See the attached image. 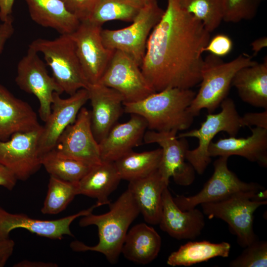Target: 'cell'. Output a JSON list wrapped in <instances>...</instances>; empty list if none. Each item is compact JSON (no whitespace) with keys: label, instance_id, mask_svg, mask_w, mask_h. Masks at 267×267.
<instances>
[{"label":"cell","instance_id":"obj_7","mask_svg":"<svg viewBox=\"0 0 267 267\" xmlns=\"http://www.w3.org/2000/svg\"><path fill=\"white\" fill-rule=\"evenodd\" d=\"M221 111L216 114L209 113L198 129L181 133L178 138L195 137L198 139L197 148L188 149L186 159L199 175L203 174L211 162L208 149L213 138L220 132H224L229 136H235L241 128L240 118L233 100L225 98L221 103Z\"/></svg>","mask_w":267,"mask_h":267},{"label":"cell","instance_id":"obj_19","mask_svg":"<svg viewBox=\"0 0 267 267\" xmlns=\"http://www.w3.org/2000/svg\"><path fill=\"white\" fill-rule=\"evenodd\" d=\"M162 230L178 240H194L201 233L205 224L203 212L194 208L180 209L174 201L168 187L162 194V210L160 222Z\"/></svg>","mask_w":267,"mask_h":267},{"label":"cell","instance_id":"obj_24","mask_svg":"<svg viewBox=\"0 0 267 267\" xmlns=\"http://www.w3.org/2000/svg\"><path fill=\"white\" fill-rule=\"evenodd\" d=\"M31 18L41 26L53 29L60 35L71 34L81 21L61 0H23Z\"/></svg>","mask_w":267,"mask_h":267},{"label":"cell","instance_id":"obj_13","mask_svg":"<svg viewBox=\"0 0 267 267\" xmlns=\"http://www.w3.org/2000/svg\"><path fill=\"white\" fill-rule=\"evenodd\" d=\"M102 27L89 20L81 21L71 34L85 76L89 84L98 83L114 52L102 41Z\"/></svg>","mask_w":267,"mask_h":267},{"label":"cell","instance_id":"obj_42","mask_svg":"<svg viewBox=\"0 0 267 267\" xmlns=\"http://www.w3.org/2000/svg\"><path fill=\"white\" fill-rule=\"evenodd\" d=\"M14 1L15 0H0V20L1 22L12 16Z\"/></svg>","mask_w":267,"mask_h":267},{"label":"cell","instance_id":"obj_25","mask_svg":"<svg viewBox=\"0 0 267 267\" xmlns=\"http://www.w3.org/2000/svg\"><path fill=\"white\" fill-rule=\"evenodd\" d=\"M114 162L101 161L78 182V195L95 198L97 207L109 205L108 198L121 180Z\"/></svg>","mask_w":267,"mask_h":267},{"label":"cell","instance_id":"obj_36","mask_svg":"<svg viewBox=\"0 0 267 267\" xmlns=\"http://www.w3.org/2000/svg\"><path fill=\"white\" fill-rule=\"evenodd\" d=\"M232 47L231 39L226 35L220 34L210 40L204 48L203 52L208 51L210 54L221 57L228 54Z\"/></svg>","mask_w":267,"mask_h":267},{"label":"cell","instance_id":"obj_37","mask_svg":"<svg viewBox=\"0 0 267 267\" xmlns=\"http://www.w3.org/2000/svg\"><path fill=\"white\" fill-rule=\"evenodd\" d=\"M81 21L87 20L99 0H61Z\"/></svg>","mask_w":267,"mask_h":267},{"label":"cell","instance_id":"obj_8","mask_svg":"<svg viewBox=\"0 0 267 267\" xmlns=\"http://www.w3.org/2000/svg\"><path fill=\"white\" fill-rule=\"evenodd\" d=\"M164 12L158 1L144 5L130 26L118 30L102 29L101 35L104 46L124 52L140 66L149 35Z\"/></svg>","mask_w":267,"mask_h":267},{"label":"cell","instance_id":"obj_35","mask_svg":"<svg viewBox=\"0 0 267 267\" xmlns=\"http://www.w3.org/2000/svg\"><path fill=\"white\" fill-rule=\"evenodd\" d=\"M231 267H266L267 242L259 239L245 247L242 253L229 263Z\"/></svg>","mask_w":267,"mask_h":267},{"label":"cell","instance_id":"obj_39","mask_svg":"<svg viewBox=\"0 0 267 267\" xmlns=\"http://www.w3.org/2000/svg\"><path fill=\"white\" fill-rule=\"evenodd\" d=\"M13 21V18L11 16L0 24V56L6 42L14 33Z\"/></svg>","mask_w":267,"mask_h":267},{"label":"cell","instance_id":"obj_41","mask_svg":"<svg viewBox=\"0 0 267 267\" xmlns=\"http://www.w3.org/2000/svg\"><path fill=\"white\" fill-rule=\"evenodd\" d=\"M17 179L7 168L0 164V186L9 190L15 187Z\"/></svg>","mask_w":267,"mask_h":267},{"label":"cell","instance_id":"obj_34","mask_svg":"<svg viewBox=\"0 0 267 267\" xmlns=\"http://www.w3.org/2000/svg\"><path fill=\"white\" fill-rule=\"evenodd\" d=\"M264 0H222L223 20L237 23L253 19Z\"/></svg>","mask_w":267,"mask_h":267},{"label":"cell","instance_id":"obj_12","mask_svg":"<svg viewBox=\"0 0 267 267\" xmlns=\"http://www.w3.org/2000/svg\"><path fill=\"white\" fill-rule=\"evenodd\" d=\"M98 83L120 92L126 102H134L155 92L140 66L124 52L115 50Z\"/></svg>","mask_w":267,"mask_h":267},{"label":"cell","instance_id":"obj_14","mask_svg":"<svg viewBox=\"0 0 267 267\" xmlns=\"http://www.w3.org/2000/svg\"><path fill=\"white\" fill-rule=\"evenodd\" d=\"M54 149L62 156L90 167L101 162L99 143L91 129L90 111L85 107L80 109L74 123L59 136Z\"/></svg>","mask_w":267,"mask_h":267},{"label":"cell","instance_id":"obj_31","mask_svg":"<svg viewBox=\"0 0 267 267\" xmlns=\"http://www.w3.org/2000/svg\"><path fill=\"white\" fill-rule=\"evenodd\" d=\"M41 163L50 176L69 182H79L91 167L62 156L54 149L41 156Z\"/></svg>","mask_w":267,"mask_h":267},{"label":"cell","instance_id":"obj_22","mask_svg":"<svg viewBox=\"0 0 267 267\" xmlns=\"http://www.w3.org/2000/svg\"><path fill=\"white\" fill-rule=\"evenodd\" d=\"M252 134L247 137L221 138L210 143L208 152L211 158L238 155L262 167H267V129L250 127Z\"/></svg>","mask_w":267,"mask_h":267},{"label":"cell","instance_id":"obj_11","mask_svg":"<svg viewBox=\"0 0 267 267\" xmlns=\"http://www.w3.org/2000/svg\"><path fill=\"white\" fill-rule=\"evenodd\" d=\"M35 50L29 47L17 66L15 82L25 92L34 94L40 103L39 116L45 122L51 113L53 94L63 92L47 72L45 63Z\"/></svg>","mask_w":267,"mask_h":267},{"label":"cell","instance_id":"obj_30","mask_svg":"<svg viewBox=\"0 0 267 267\" xmlns=\"http://www.w3.org/2000/svg\"><path fill=\"white\" fill-rule=\"evenodd\" d=\"M143 6L135 0H99L87 20L101 27L113 20L132 22Z\"/></svg>","mask_w":267,"mask_h":267},{"label":"cell","instance_id":"obj_26","mask_svg":"<svg viewBox=\"0 0 267 267\" xmlns=\"http://www.w3.org/2000/svg\"><path fill=\"white\" fill-rule=\"evenodd\" d=\"M161 245V238L155 229L140 223L128 231L121 253L130 261L146 265L157 257Z\"/></svg>","mask_w":267,"mask_h":267},{"label":"cell","instance_id":"obj_3","mask_svg":"<svg viewBox=\"0 0 267 267\" xmlns=\"http://www.w3.org/2000/svg\"><path fill=\"white\" fill-rule=\"evenodd\" d=\"M195 95L191 89L168 88L136 102H124V112L142 117L150 130L182 131L193 122L194 117L187 109Z\"/></svg>","mask_w":267,"mask_h":267},{"label":"cell","instance_id":"obj_33","mask_svg":"<svg viewBox=\"0 0 267 267\" xmlns=\"http://www.w3.org/2000/svg\"><path fill=\"white\" fill-rule=\"evenodd\" d=\"M181 8L201 21L210 33L223 20L222 0H178Z\"/></svg>","mask_w":267,"mask_h":267},{"label":"cell","instance_id":"obj_1","mask_svg":"<svg viewBox=\"0 0 267 267\" xmlns=\"http://www.w3.org/2000/svg\"><path fill=\"white\" fill-rule=\"evenodd\" d=\"M210 40L203 23L167 0L160 20L148 37L140 69L155 92L191 89L201 81L202 53Z\"/></svg>","mask_w":267,"mask_h":267},{"label":"cell","instance_id":"obj_21","mask_svg":"<svg viewBox=\"0 0 267 267\" xmlns=\"http://www.w3.org/2000/svg\"><path fill=\"white\" fill-rule=\"evenodd\" d=\"M131 115L129 121L116 123L99 142L102 161L115 162L142 142L147 128L146 121L139 115Z\"/></svg>","mask_w":267,"mask_h":267},{"label":"cell","instance_id":"obj_38","mask_svg":"<svg viewBox=\"0 0 267 267\" xmlns=\"http://www.w3.org/2000/svg\"><path fill=\"white\" fill-rule=\"evenodd\" d=\"M241 127L256 126L267 129V110L262 112H249L240 117Z\"/></svg>","mask_w":267,"mask_h":267},{"label":"cell","instance_id":"obj_4","mask_svg":"<svg viewBox=\"0 0 267 267\" xmlns=\"http://www.w3.org/2000/svg\"><path fill=\"white\" fill-rule=\"evenodd\" d=\"M267 203V191H241L216 202L201 204L202 212L209 219H220L226 222L238 244L245 248L258 239L253 229L254 214Z\"/></svg>","mask_w":267,"mask_h":267},{"label":"cell","instance_id":"obj_20","mask_svg":"<svg viewBox=\"0 0 267 267\" xmlns=\"http://www.w3.org/2000/svg\"><path fill=\"white\" fill-rule=\"evenodd\" d=\"M42 127L36 113L27 102L16 97L0 84V140H8L14 134Z\"/></svg>","mask_w":267,"mask_h":267},{"label":"cell","instance_id":"obj_43","mask_svg":"<svg viewBox=\"0 0 267 267\" xmlns=\"http://www.w3.org/2000/svg\"><path fill=\"white\" fill-rule=\"evenodd\" d=\"M15 267H56L57 265L53 263L24 260L15 264Z\"/></svg>","mask_w":267,"mask_h":267},{"label":"cell","instance_id":"obj_44","mask_svg":"<svg viewBox=\"0 0 267 267\" xmlns=\"http://www.w3.org/2000/svg\"><path fill=\"white\" fill-rule=\"evenodd\" d=\"M251 46L254 55H257L263 48L267 46V37H262L256 39L251 43Z\"/></svg>","mask_w":267,"mask_h":267},{"label":"cell","instance_id":"obj_5","mask_svg":"<svg viewBox=\"0 0 267 267\" xmlns=\"http://www.w3.org/2000/svg\"><path fill=\"white\" fill-rule=\"evenodd\" d=\"M257 62L246 54H240L228 62H224L220 57L208 55L204 59L199 90L188 111L194 117L198 116L203 109L208 113H213L226 98L236 73L243 67Z\"/></svg>","mask_w":267,"mask_h":267},{"label":"cell","instance_id":"obj_2","mask_svg":"<svg viewBox=\"0 0 267 267\" xmlns=\"http://www.w3.org/2000/svg\"><path fill=\"white\" fill-rule=\"evenodd\" d=\"M109 205V211L101 215L92 213L82 217L80 226L94 225L98 231V243L89 246L79 241L70 244L76 252L94 251L103 254L111 264H116L131 223L140 214L139 208L130 191L127 189Z\"/></svg>","mask_w":267,"mask_h":267},{"label":"cell","instance_id":"obj_23","mask_svg":"<svg viewBox=\"0 0 267 267\" xmlns=\"http://www.w3.org/2000/svg\"><path fill=\"white\" fill-rule=\"evenodd\" d=\"M168 185L158 170L144 178L129 181L128 189L147 223L159 224L162 210V194Z\"/></svg>","mask_w":267,"mask_h":267},{"label":"cell","instance_id":"obj_32","mask_svg":"<svg viewBox=\"0 0 267 267\" xmlns=\"http://www.w3.org/2000/svg\"><path fill=\"white\" fill-rule=\"evenodd\" d=\"M78 182L64 181L50 176L41 212L43 214L56 215L64 210L78 195Z\"/></svg>","mask_w":267,"mask_h":267},{"label":"cell","instance_id":"obj_40","mask_svg":"<svg viewBox=\"0 0 267 267\" xmlns=\"http://www.w3.org/2000/svg\"><path fill=\"white\" fill-rule=\"evenodd\" d=\"M14 241L10 238L0 239V267H4L14 251Z\"/></svg>","mask_w":267,"mask_h":267},{"label":"cell","instance_id":"obj_9","mask_svg":"<svg viewBox=\"0 0 267 267\" xmlns=\"http://www.w3.org/2000/svg\"><path fill=\"white\" fill-rule=\"evenodd\" d=\"M177 131L157 132L146 131L143 140L146 144L157 143L162 151L158 171L162 178L169 183L170 178L182 186L192 184L195 170L186 159L188 144L185 138H178Z\"/></svg>","mask_w":267,"mask_h":267},{"label":"cell","instance_id":"obj_18","mask_svg":"<svg viewBox=\"0 0 267 267\" xmlns=\"http://www.w3.org/2000/svg\"><path fill=\"white\" fill-rule=\"evenodd\" d=\"M87 90L92 107L90 111L91 129L99 143L124 112L125 100L120 92L100 83L89 84Z\"/></svg>","mask_w":267,"mask_h":267},{"label":"cell","instance_id":"obj_29","mask_svg":"<svg viewBox=\"0 0 267 267\" xmlns=\"http://www.w3.org/2000/svg\"><path fill=\"white\" fill-rule=\"evenodd\" d=\"M162 153L161 148L142 152L133 150L114 162L121 179L131 181L144 178L157 170Z\"/></svg>","mask_w":267,"mask_h":267},{"label":"cell","instance_id":"obj_17","mask_svg":"<svg viewBox=\"0 0 267 267\" xmlns=\"http://www.w3.org/2000/svg\"><path fill=\"white\" fill-rule=\"evenodd\" d=\"M96 207L95 204L86 210L61 219L41 220L24 214L8 212L0 206V239L9 238L10 232L19 228L52 239L61 240L64 235L73 236L70 228L71 223L79 217L92 213Z\"/></svg>","mask_w":267,"mask_h":267},{"label":"cell","instance_id":"obj_10","mask_svg":"<svg viewBox=\"0 0 267 267\" xmlns=\"http://www.w3.org/2000/svg\"><path fill=\"white\" fill-rule=\"evenodd\" d=\"M228 158L226 156H220L215 160L212 177L198 193L189 197L177 195L173 198L180 209L186 211L202 203L224 199L239 192L265 189L258 183L241 180L228 168Z\"/></svg>","mask_w":267,"mask_h":267},{"label":"cell","instance_id":"obj_27","mask_svg":"<svg viewBox=\"0 0 267 267\" xmlns=\"http://www.w3.org/2000/svg\"><path fill=\"white\" fill-rule=\"evenodd\" d=\"M231 86L240 98L253 106L267 110V58L261 63L243 67L233 77Z\"/></svg>","mask_w":267,"mask_h":267},{"label":"cell","instance_id":"obj_16","mask_svg":"<svg viewBox=\"0 0 267 267\" xmlns=\"http://www.w3.org/2000/svg\"><path fill=\"white\" fill-rule=\"evenodd\" d=\"M54 92L51 113L42 126L38 141V152L41 156L54 148L59 136L70 125L75 121L78 113L89 100L86 89H81L67 98Z\"/></svg>","mask_w":267,"mask_h":267},{"label":"cell","instance_id":"obj_28","mask_svg":"<svg viewBox=\"0 0 267 267\" xmlns=\"http://www.w3.org/2000/svg\"><path fill=\"white\" fill-rule=\"evenodd\" d=\"M231 245L226 242L213 243L208 241H191L181 245L168 257L167 263L172 267L190 266L217 257H228Z\"/></svg>","mask_w":267,"mask_h":267},{"label":"cell","instance_id":"obj_15","mask_svg":"<svg viewBox=\"0 0 267 267\" xmlns=\"http://www.w3.org/2000/svg\"><path fill=\"white\" fill-rule=\"evenodd\" d=\"M42 128L17 133L8 140H0V164L10 170L17 180H26L42 166L38 152Z\"/></svg>","mask_w":267,"mask_h":267},{"label":"cell","instance_id":"obj_6","mask_svg":"<svg viewBox=\"0 0 267 267\" xmlns=\"http://www.w3.org/2000/svg\"><path fill=\"white\" fill-rule=\"evenodd\" d=\"M29 47L43 54L51 70L52 77L63 92L71 95L80 89H88L89 84L83 71L71 34L60 35L53 40L38 38L34 40Z\"/></svg>","mask_w":267,"mask_h":267},{"label":"cell","instance_id":"obj_45","mask_svg":"<svg viewBox=\"0 0 267 267\" xmlns=\"http://www.w3.org/2000/svg\"><path fill=\"white\" fill-rule=\"evenodd\" d=\"M142 4L145 5L154 2L158 1V0H135Z\"/></svg>","mask_w":267,"mask_h":267}]
</instances>
